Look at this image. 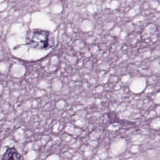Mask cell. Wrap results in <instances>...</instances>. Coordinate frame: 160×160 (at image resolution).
I'll use <instances>...</instances> for the list:
<instances>
[{
    "mask_svg": "<svg viewBox=\"0 0 160 160\" xmlns=\"http://www.w3.org/2000/svg\"><path fill=\"white\" fill-rule=\"evenodd\" d=\"M26 44L30 48L40 50H47L54 44L53 34L49 31L33 29L27 33Z\"/></svg>",
    "mask_w": 160,
    "mask_h": 160,
    "instance_id": "1",
    "label": "cell"
},
{
    "mask_svg": "<svg viewBox=\"0 0 160 160\" xmlns=\"http://www.w3.org/2000/svg\"><path fill=\"white\" fill-rule=\"evenodd\" d=\"M21 155L14 147H9L2 156V160H21Z\"/></svg>",
    "mask_w": 160,
    "mask_h": 160,
    "instance_id": "2",
    "label": "cell"
}]
</instances>
